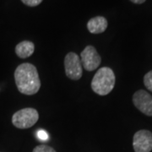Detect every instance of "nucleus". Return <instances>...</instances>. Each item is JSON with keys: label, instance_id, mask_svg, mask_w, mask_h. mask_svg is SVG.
<instances>
[{"label": "nucleus", "instance_id": "f257e3e1", "mask_svg": "<svg viewBox=\"0 0 152 152\" xmlns=\"http://www.w3.org/2000/svg\"><path fill=\"white\" fill-rule=\"evenodd\" d=\"M15 80L19 91L26 96L37 94L41 88L37 69L29 63H24L17 67L15 71Z\"/></svg>", "mask_w": 152, "mask_h": 152}, {"label": "nucleus", "instance_id": "9d476101", "mask_svg": "<svg viewBox=\"0 0 152 152\" xmlns=\"http://www.w3.org/2000/svg\"><path fill=\"white\" fill-rule=\"evenodd\" d=\"M144 85L147 90L152 92V70L149 71L144 76Z\"/></svg>", "mask_w": 152, "mask_h": 152}, {"label": "nucleus", "instance_id": "6e6552de", "mask_svg": "<svg viewBox=\"0 0 152 152\" xmlns=\"http://www.w3.org/2000/svg\"><path fill=\"white\" fill-rule=\"evenodd\" d=\"M107 28V20L103 16L91 18L87 23V29L92 34H101Z\"/></svg>", "mask_w": 152, "mask_h": 152}, {"label": "nucleus", "instance_id": "9b49d317", "mask_svg": "<svg viewBox=\"0 0 152 152\" xmlns=\"http://www.w3.org/2000/svg\"><path fill=\"white\" fill-rule=\"evenodd\" d=\"M32 152H57L51 146L46 145H37V147L34 148Z\"/></svg>", "mask_w": 152, "mask_h": 152}, {"label": "nucleus", "instance_id": "20e7f679", "mask_svg": "<svg viewBox=\"0 0 152 152\" xmlns=\"http://www.w3.org/2000/svg\"><path fill=\"white\" fill-rule=\"evenodd\" d=\"M66 75L73 80H79L83 75V66L80 58L75 53H69L64 58Z\"/></svg>", "mask_w": 152, "mask_h": 152}, {"label": "nucleus", "instance_id": "39448f33", "mask_svg": "<svg viewBox=\"0 0 152 152\" xmlns=\"http://www.w3.org/2000/svg\"><path fill=\"white\" fill-rule=\"evenodd\" d=\"M80 61L83 68L87 71H93L98 69L102 58L96 49L93 46H87L80 53Z\"/></svg>", "mask_w": 152, "mask_h": 152}, {"label": "nucleus", "instance_id": "ddd939ff", "mask_svg": "<svg viewBox=\"0 0 152 152\" xmlns=\"http://www.w3.org/2000/svg\"><path fill=\"white\" fill-rule=\"evenodd\" d=\"M37 137L39 140H42V141H46L48 140V134L45 130H39L37 132Z\"/></svg>", "mask_w": 152, "mask_h": 152}, {"label": "nucleus", "instance_id": "f03ea898", "mask_svg": "<svg viewBox=\"0 0 152 152\" xmlns=\"http://www.w3.org/2000/svg\"><path fill=\"white\" fill-rule=\"evenodd\" d=\"M116 77L113 70L108 67L99 69L93 77L91 89L99 96H107L113 90Z\"/></svg>", "mask_w": 152, "mask_h": 152}, {"label": "nucleus", "instance_id": "423d86ee", "mask_svg": "<svg viewBox=\"0 0 152 152\" xmlns=\"http://www.w3.org/2000/svg\"><path fill=\"white\" fill-rule=\"evenodd\" d=\"M133 147L135 152H151L152 151V133L146 129L136 132L133 138Z\"/></svg>", "mask_w": 152, "mask_h": 152}, {"label": "nucleus", "instance_id": "1a4fd4ad", "mask_svg": "<svg viewBox=\"0 0 152 152\" xmlns=\"http://www.w3.org/2000/svg\"><path fill=\"white\" fill-rule=\"evenodd\" d=\"M35 45L32 42L23 41L15 47V53L20 58H27L34 53Z\"/></svg>", "mask_w": 152, "mask_h": 152}, {"label": "nucleus", "instance_id": "4468645a", "mask_svg": "<svg viewBox=\"0 0 152 152\" xmlns=\"http://www.w3.org/2000/svg\"><path fill=\"white\" fill-rule=\"evenodd\" d=\"M130 1L136 4H144L146 0H130Z\"/></svg>", "mask_w": 152, "mask_h": 152}, {"label": "nucleus", "instance_id": "f8f14e48", "mask_svg": "<svg viewBox=\"0 0 152 152\" xmlns=\"http://www.w3.org/2000/svg\"><path fill=\"white\" fill-rule=\"evenodd\" d=\"M21 2L29 7H36L39 5L42 2V0H21Z\"/></svg>", "mask_w": 152, "mask_h": 152}, {"label": "nucleus", "instance_id": "0eeeda50", "mask_svg": "<svg viewBox=\"0 0 152 152\" xmlns=\"http://www.w3.org/2000/svg\"><path fill=\"white\" fill-rule=\"evenodd\" d=\"M133 102L142 113L152 117V96L151 94L144 90H139L133 96Z\"/></svg>", "mask_w": 152, "mask_h": 152}, {"label": "nucleus", "instance_id": "7ed1b4c3", "mask_svg": "<svg viewBox=\"0 0 152 152\" xmlns=\"http://www.w3.org/2000/svg\"><path fill=\"white\" fill-rule=\"evenodd\" d=\"M39 119V113L35 108L27 107L17 111L12 117V124L20 129H26L36 124Z\"/></svg>", "mask_w": 152, "mask_h": 152}]
</instances>
